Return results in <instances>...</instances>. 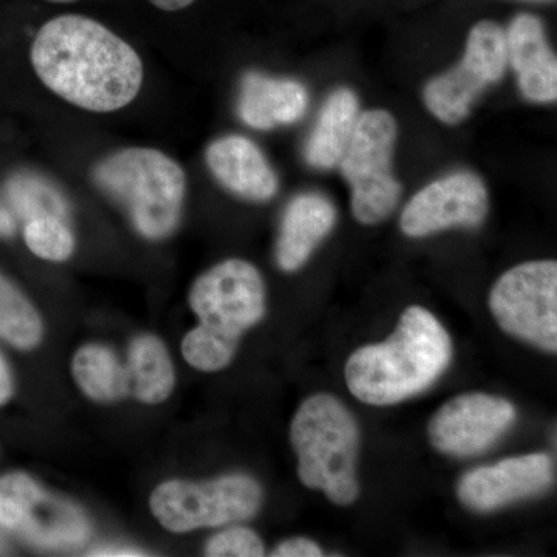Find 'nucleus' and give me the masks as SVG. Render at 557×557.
<instances>
[{
	"label": "nucleus",
	"mask_w": 557,
	"mask_h": 557,
	"mask_svg": "<svg viewBox=\"0 0 557 557\" xmlns=\"http://www.w3.org/2000/svg\"><path fill=\"white\" fill-rule=\"evenodd\" d=\"M30 58L47 89L90 112L126 108L141 89L143 62L137 51L83 14H62L46 22L33 40Z\"/></svg>",
	"instance_id": "1"
},
{
	"label": "nucleus",
	"mask_w": 557,
	"mask_h": 557,
	"mask_svg": "<svg viewBox=\"0 0 557 557\" xmlns=\"http://www.w3.org/2000/svg\"><path fill=\"white\" fill-rule=\"evenodd\" d=\"M453 341L437 318L412 306L391 338L354 351L346 364L348 391L370 406H392L428 391L449 368Z\"/></svg>",
	"instance_id": "2"
},
{
	"label": "nucleus",
	"mask_w": 557,
	"mask_h": 557,
	"mask_svg": "<svg viewBox=\"0 0 557 557\" xmlns=\"http://www.w3.org/2000/svg\"><path fill=\"white\" fill-rule=\"evenodd\" d=\"M188 300L200 324L183 338V358L200 372H219L236 357L242 335L265 317V282L252 263L228 259L197 277Z\"/></svg>",
	"instance_id": "3"
},
{
	"label": "nucleus",
	"mask_w": 557,
	"mask_h": 557,
	"mask_svg": "<svg viewBox=\"0 0 557 557\" xmlns=\"http://www.w3.org/2000/svg\"><path fill=\"white\" fill-rule=\"evenodd\" d=\"M302 485L347 507L359 496V429L350 410L332 395L318 394L299 406L289 428Z\"/></svg>",
	"instance_id": "4"
},
{
	"label": "nucleus",
	"mask_w": 557,
	"mask_h": 557,
	"mask_svg": "<svg viewBox=\"0 0 557 557\" xmlns=\"http://www.w3.org/2000/svg\"><path fill=\"white\" fill-rule=\"evenodd\" d=\"M94 180L129 212L145 239H166L182 218L186 175L182 166L157 149L129 148L98 163Z\"/></svg>",
	"instance_id": "5"
},
{
	"label": "nucleus",
	"mask_w": 557,
	"mask_h": 557,
	"mask_svg": "<svg viewBox=\"0 0 557 557\" xmlns=\"http://www.w3.org/2000/svg\"><path fill=\"white\" fill-rule=\"evenodd\" d=\"M397 138V120L387 110L359 113L338 166L350 186L351 214L362 225H379L401 199V183L392 171Z\"/></svg>",
	"instance_id": "6"
},
{
	"label": "nucleus",
	"mask_w": 557,
	"mask_h": 557,
	"mask_svg": "<svg viewBox=\"0 0 557 557\" xmlns=\"http://www.w3.org/2000/svg\"><path fill=\"white\" fill-rule=\"evenodd\" d=\"M262 502L255 479L230 474L209 482L168 480L156 487L149 507L164 530L183 534L245 522L258 515Z\"/></svg>",
	"instance_id": "7"
},
{
	"label": "nucleus",
	"mask_w": 557,
	"mask_h": 557,
	"mask_svg": "<svg viewBox=\"0 0 557 557\" xmlns=\"http://www.w3.org/2000/svg\"><path fill=\"white\" fill-rule=\"evenodd\" d=\"M507 69L505 25L480 20L468 33L461 61L424 86V106L442 123L456 126L468 119L487 87L504 79Z\"/></svg>",
	"instance_id": "8"
},
{
	"label": "nucleus",
	"mask_w": 557,
	"mask_h": 557,
	"mask_svg": "<svg viewBox=\"0 0 557 557\" xmlns=\"http://www.w3.org/2000/svg\"><path fill=\"white\" fill-rule=\"evenodd\" d=\"M490 309L509 335L556 354V260L520 263L502 274L491 289Z\"/></svg>",
	"instance_id": "9"
},
{
	"label": "nucleus",
	"mask_w": 557,
	"mask_h": 557,
	"mask_svg": "<svg viewBox=\"0 0 557 557\" xmlns=\"http://www.w3.org/2000/svg\"><path fill=\"white\" fill-rule=\"evenodd\" d=\"M0 527L47 549L76 547L90 533L78 507L51 496L24 472L0 479Z\"/></svg>",
	"instance_id": "10"
},
{
	"label": "nucleus",
	"mask_w": 557,
	"mask_h": 557,
	"mask_svg": "<svg viewBox=\"0 0 557 557\" xmlns=\"http://www.w3.org/2000/svg\"><path fill=\"white\" fill-rule=\"evenodd\" d=\"M490 211V196L474 172H450L418 190L403 209L399 228L413 239L450 228H479Z\"/></svg>",
	"instance_id": "11"
},
{
	"label": "nucleus",
	"mask_w": 557,
	"mask_h": 557,
	"mask_svg": "<svg viewBox=\"0 0 557 557\" xmlns=\"http://www.w3.org/2000/svg\"><path fill=\"white\" fill-rule=\"evenodd\" d=\"M508 399L486 394H463L449 399L429 423L432 446L453 457H474L504 437L516 421Z\"/></svg>",
	"instance_id": "12"
},
{
	"label": "nucleus",
	"mask_w": 557,
	"mask_h": 557,
	"mask_svg": "<svg viewBox=\"0 0 557 557\" xmlns=\"http://www.w3.org/2000/svg\"><path fill=\"white\" fill-rule=\"evenodd\" d=\"M555 482V467L547 454H528L472 469L458 483L465 507L478 512L496 511L523 498L545 493Z\"/></svg>",
	"instance_id": "13"
},
{
	"label": "nucleus",
	"mask_w": 557,
	"mask_h": 557,
	"mask_svg": "<svg viewBox=\"0 0 557 557\" xmlns=\"http://www.w3.org/2000/svg\"><path fill=\"white\" fill-rule=\"evenodd\" d=\"M508 65L518 76L520 94L536 104L557 100V60L544 21L531 11H519L505 25Z\"/></svg>",
	"instance_id": "14"
},
{
	"label": "nucleus",
	"mask_w": 557,
	"mask_h": 557,
	"mask_svg": "<svg viewBox=\"0 0 557 557\" xmlns=\"http://www.w3.org/2000/svg\"><path fill=\"white\" fill-rule=\"evenodd\" d=\"M207 164L223 188L249 201H269L277 194L278 178L256 143L226 135L207 149Z\"/></svg>",
	"instance_id": "15"
},
{
	"label": "nucleus",
	"mask_w": 557,
	"mask_h": 557,
	"mask_svg": "<svg viewBox=\"0 0 557 557\" xmlns=\"http://www.w3.org/2000/svg\"><path fill=\"white\" fill-rule=\"evenodd\" d=\"M336 219L335 205L322 194H300L289 201L278 231V269L287 273L302 269L319 244L335 228Z\"/></svg>",
	"instance_id": "16"
},
{
	"label": "nucleus",
	"mask_w": 557,
	"mask_h": 557,
	"mask_svg": "<svg viewBox=\"0 0 557 557\" xmlns=\"http://www.w3.org/2000/svg\"><path fill=\"white\" fill-rule=\"evenodd\" d=\"M309 104V90L299 81L248 72L240 83L237 110L240 120L252 129L271 131L298 123Z\"/></svg>",
	"instance_id": "17"
},
{
	"label": "nucleus",
	"mask_w": 557,
	"mask_h": 557,
	"mask_svg": "<svg viewBox=\"0 0 557 557\" xmlns=\"http://www.w3.org/2000/svg\"><path fill=\"white\" fill-rule=\"evenodd\" d=\"M358 116L359 100L354 90L341 87L332 91L322 106L307 141V163L321 171L338 166L354 134Z\"/></svg>",
	"instance_id": "18"
},
{
	"label": "nucleus",
	"mask_w": 557,
	"mask_h": 557,
	"mask_svg": "<svg viewBox=\"0 0 557 557\" xmlns=\"http://www.w3.org/2000/svg\"><path fill=\"white\" fill-rule=\"evenodd\" d=\"M131 391L145 405H160L175 387L174 362L163 341L152 335L134 339L129 348Z\"/></svg>",
	"instance_id": "19"
},
{
	"label": "nucleus",
	"mask_w": 557,
	"mask_h": 557,
	"mask_svg": "<svg viewBox=\"0 0 557 557\" xmlns=\"http://www.w3.org/2000/svg\"><path fill=\"white\" fill-rule=\"evenodd\" d=\"M72 373L87 398L97 403H115L131 392L127 368L102 344H86L76 351Z\"/></svg>",
	"instance_id": "20"
},
{
	"label": "nucleus",
	"mask_w": 557,
	"mask_h": 557,
	"mask_svg": "<svg viewBox=\"0 0 557 557\" xmlns=\"http://www.w3.org/2000/svg\"><path fill=\"white\" fill-rule=\"evenodd\" d=\"M42 336L39 311L20 288L0 274V338L20 350H33Z\"/></svg>",
	"instance_id": "21"
},
{
	"label": "nucleus",
	"mask_w": 557,
	"mask_h": 557,
	"mask_svg": "<svg viewBox=\"0 0 557 557\" xmlns=\"http://www.w3.org/2000/svg\"><path fill=\"white\" fill-rule=\"evenodd\" d=\"M24 239L33 255L50 262H64L75 251V236L60 215L40 214L28 219Z\"/></svg>",
	"instance_id": "22"
},
{
	"label": "nucleus",
	"mask_w": 557,
	"mask_h": 557,
	"mask_svg": "<svg viewBox=\"0 0 557 557\" xmlns=\"http://www.w3.org/2000/svg\"><path fill=\"white\" fill-rule=\"evenodd\" d=\"M11 203L22 218L32 219L40 214H54L65 219L67 205L57 189L44 180L20 175L9 185Z\"/></svg>",
	"instance_id": "23"
},
{
	"label": "nucleus",
	"mask_w": 557,
	"mask_h": 557,
	"mask_svg": "<svg viewBox=\"0 0 557 557\" xmlns=\"http://www.w3.org/2000/svg\"><path fill=\"white\" fill-rule=\"evenodd\" d=\"M205 555L211 557H260L265 555L262 539L245 527L220 531L209 539Z\"/></svg>",
	"instance_id": "24"
},
{
	"label": "nucleus",
	"mask_w": 557,
	"mask_h": 557,
	"mask_svg": "<svg viewBox=\"0 0 557 557\" xmlns=\"http://www.w3.org/2000/svg\"><path fill=\"white\" fill-rule=\"evenodd\" d=\"M322 549L310 539L295 537L278 544L271 556L274 557H321Z\"/></svg>",
	"instance_id": "25"
},
{
	"label": "nucleus",
	"mask_w": 557,
	"mask_h": 557,
	"mask_svg": "<svg viewBox=\"0 0 557 557\" xmlns=\"http://www.w3.org/2000/svg\"><path fill=\"white\" fill-rule=\"evenodd\" d=\"M14 394L13 375L5 358L0 354V406H5Z\"/></svg>",
	"instance_id": "26"
},
{
	"label": "nucleus",
	"mask_w": 557,
	"mask_h": 557,
	"mask_svg": "<svg viewBox=\"0 0 557 557\" xmlns=\"http://www.w3.org/2000/svg\"><path fill=\"white\" fill-rule=\"evenodd\" d=\"M90 556H104V557H132V556H146L141 549L127 548V547H109L98 548L89 553Z\"/></svg>",
	"instance_id": "27"
},
{
	"label": "nucleus",
	"mask_w": 557,
	"mask_h": 557,
	"mask_svg": "<svg viewBox=\"0 0 557 557\" xmlns=\"http://www.w3.org/2000/svg\"><path fill=\"white\" fill-rule=\"evenodd\" d=\"M149 2L152 3L156 9L174 13V11L188 9L196 0H149Z\"/></svg>",
	"instance_id": "28"
},
{
	"label": "nucleus",
	"mask_w": 557,
	"mask_h": 557,
	"mask_svg": "<svg viewBox=\"0 0 557 557\" xmlns=\"http://www.w3.org/2000/svg\"><path fill=\"white\" fill-rule=\"evenodd\" d=\"M14 223L7 212H0V236H10L13 234Z\"/></svg>",
	"instance_id": "29"
},
{
	"label": "nucleus",
	"mask_w": 557,
	"mask_h": 557,
	"mask_svg": "<svg viewBox=\"0 0 557 557\" xmlns=\"http://www.w3.org/2000/svg\"><path fill=\"white\" fill-rule=\"evenodd\" d=\"M512 2L530 3V5H552L556 0H512Z\"/></svg>",
	"instance_id": "30"
},
{
	"label": "nucleus",
	"mask_w": 557,
	"mask_h": 557,
	"mask_svg": "<svg viewBox=\"0 0 557 557\" xmlns=\"http://www.w3.org/2000/svg\"><path fill=\"white\" fill-rule=\"evenodd\" d=\"M47 2H53V3H70V2H75V0H47Z\"/></svg>",
	"instance_id": "31"
}]
</instances>
